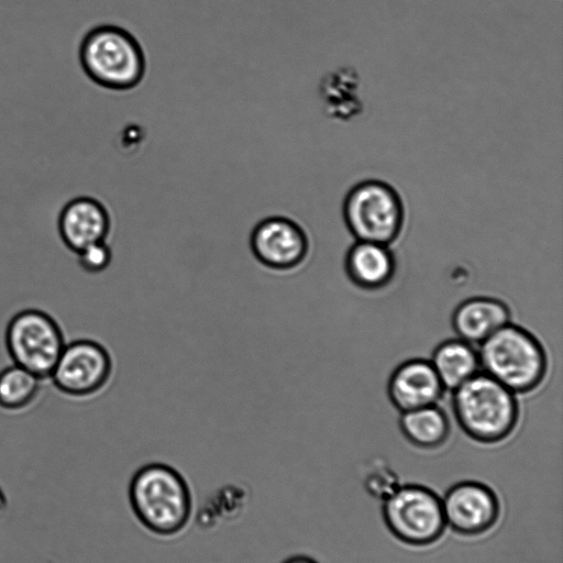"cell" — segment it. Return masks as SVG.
I'll return each mask as SVG.
<instances>
[{
  "mask_svg": "<svg viewBox=\"0 0 563 563\" xmlns=\"http://www.w3.org/2000/svg\"><path fill=\"white\" fill-rule=\"evenodd\" d=\"M128 498L137 522L157 538H175L191 522V487L169 464L154 462L139 467L130 479Z\"/></svg>",
  "mask_w": 563,
  "mask_h": 563,
  "instance_id": "cell-1",
  "label": "cell"
},
{
  "mask_svg": "<svg viewBox=\"0 0 563 563\" xmlns=\"http://www.w3.org/2000/svg\"><path fill=\"white\" fill-rule=\"evenodd\" d=\"M452 391L455 420L472 440L495 444L514 432L519 420L516 395L493 377L478 372Z\"/></svg>",
  "mask_w": 563,
  "mask_h": 563,
  "instance_id": "cell-2",
  "label": "cell"
},
{
  "mask_svg": "<svg viewBox=\"0 0 563 563\" xmlns=\"http://www.w3.org/2000/svg\"><path fill=\"white\" fill-rule=\"evenodd\" d=\"M79 62L95 84L114 91L135 88L146 73L142 45L132 33L114 24H101L86 33Z\"/></svg>",
  "mask_w": 563,
  "mask_h": 563,
  "instance_id": "cell-3",
  "label": "cell"
},
{
  "mask_svg": "<svg viewBox=\"0 0 563 563\" xmlns=\"http://www.w3.org/2000/svg\"><path fill=\"white\" fill-rule=\"evenodd\" d=\"M483 372L515 394L534 390L544 379L548 357L540 341L509 322L479 344Z\"/></svg>",
  "mask_w": 563,
  "mask_h": 563,
  "instance_id": "cell-4",
  "label": "cell"
},
{
  "mask_svg": "<svg viewBox=\"0 0 563 563\" xmlns=\"http://www.w3.org/2000/svg\"><path fill=\"white\" fill-rule=\"evenodd\" d=\"M342 214L356 241L385 245L398 239L405 223V206L399 192L380 179L355 184L344 197Z\"/></svg>",
  "mask_w": 563,
  "mask_h": 563,
  "instance_id": "cell-5",
  "label": "cell"
},
{
  "mask_svg": "<svg viewBox=\"0 0 563 563\" xmlns=\"http://www.w3.org/2000/svg\"><path fill=\"white\" fill-rule=\"evenodd\" d=\"M382 516L388 531L401 543L428 547L445 529L441 497L421 484H404L383 500Z\"/></svg>",
  "mask_w": 563,
  "mask_h": 563,
  "instance_id": "cell-6",
  "label": "cell"
},
{
  "mask_svg": "<svg viewBox=\"0 0 563 563\" xmlns=\"http://www.w3.org/2000/svg\"><path fill=\"white\" fill-rule=\"evenodd\" d=\"M13 364L46 380L66 344L58 322L47 312L29 308L15 313L4 333Z\"/></svg>",
  "mask_w": 563,
  "mask_h": 563,
  "instance_id": "cell-7",
  "label": "cell"
},
{
  "mask_svg": "<svg viewBox=\"0 0 563 563\" xmlns=\"http://www.w3.org/2000/svg\"><path fill=\"white\" fill-rule=\"evenodd\" d=\"M111 373L107 349L95 340L78 339L65 344L48 379L64 396L82 399L101 390Z\"/></svg>",
  "mask_w": 563,
  "mask_h": 563,
  "instance_id": "cell-8",
  "label": "cell"
},
{
  "mask_svg": "<svg viewBox=\"0 0 563 563\" xmlns=\"http://www.w3.org/2000/svg\"><path fill=\"white\" fill-rule=\"evenodd\" d=\"M446 527L464 537L481 536L499 519L500 503L495 490L478 481H461L441 497Z\"/></svg>",
  "mask_w": 563,
  "mask_h": 563,
  "instance_id": "cell-9",
  "label": "cell"
},
{
  "mask_svg": "<svg viewBox=\"0 0 563 563\" xmlns=\"http://www.w3.org/2000/svg\"><path fill=\"white\" fill-rule=\"evenodd\" d=\"M254 257L264 266L287 271L300 265L309 251L305 230L284 216H271L255 224L250 235Z\"/></svg>",
  "mask_w": 563,
  "mask_h": 563,
  "instance_id": "cell-10",
  "label": "cell"
},
{
  "mask_svg": "<svg viewBox=\"0 0 563 563\" xmlns=\"http://www.w3.org/2000/svg\"><path fill=\"white\" fill-rule=\"evenodd\" d=\"M444 390L430 361L422 358L399 364L387 383L388 398L400 412L437 405Z\"/></svg>",
  "mask_w": 563,
  "mask_h": 563,
  "instance_id": "cell-11",
  "label": "cell"
},
{
  "mask_svg": "<svg viewBox=\"0 0 563 563\" xmlns=\"http://www.w3.org/2000/svg\"><path fill=\"white\" fill-rule=\"evenodd\" d=\"M111 218L104 205L89 196L69 200L60 210L57 228L62 242L74 253L106 241Z\"/></svg>",
  "mask_w": 563,
  "mask_h": 563,
  "instance_id": "cell-12",
  "label": "cell"
},
{
  "mask_svg": "<svg viewBox=\"0 0 563 563\" xmlns=\"http://www.w3.org/2000/svg\"><path fill=\"white\" fill-rule=\"evenodd\" d=\"M510 319V309L504 301L493 297H472L455 308L452 327L460 339L481 344L508 324Z\"/></svg>",
  "mask_w": 563,
  "mask_h": 563,
  "instance_id": "cell-13",
  "label": "cell"
},
{
  "mask_svg": "<svg viewBox=\"0 0 563 563\" xmlns=\"http://www.w3.org/2000/svg\"><path fill=\"white\" fill-rule=\"evenodd\" d=\"M344 267L355 286L377 290L393 279L396 261L388 245L356 241L346 252Z\"/></svg>",
  "mask_w": 563,
  "mask_h": 563,
  "instance_id": "cell-14",
  "label": "cell"
},
{
  "mask_svg": "<svg viewBox=\"0 0 563 563\" xmlns=\"http://www.w3.org/2000/svg\"><path fill=\"white\" fill-rule=\"evenodd\" d=\"M430 363L445 390H454L481 368L478 352L460 338L441 342L433 350Z\"/></svg>",
  "mask_w": 563,
  "mask_h": 563,
  "instance_id": "cell-15",
  "label": "cell"
},
{
  "mask_svg": "<svg viewBox=\"0 0 563 563\" xmlns=\"http://www.w3.org/2000/svg\"><path fill=\"white\" fill-rule=\"evenodd\" d=\"M319 93L323 109L333 119L346 121L361 112L358 75L350 67H340L323 76Z\"/></svg>",
  "mask_w": 563,
  "mask_h": 563,
  "instance_id": "cell-16",
  "label": "cell"
},
{
  "mask_svg": "<svg viewBox=\"0 0 563 563\" xmlns=\"http://www.w3.org/2000/svg\"><path fill=\"white\" fill-rule=\"evenodd\" d=\"M399 427L404 437L415 446L433 450L443 445L450 434V421L437 405L401 412Z\"/></svg>",
  "mask_w": 563,
  "mask_h": 563,
  "instance_id": "cell-17",
  "label": "cell"
},
{
  "mask_svg": "<svg viewBox=\"0 0 563 563\" xmlns=\"http://www.w3.org/2000/svg\"><path fill=\"white\" fill-rule=\"evenodd\" d=\"M43 382L19 365L3 368L0 372V408L11 412L30 408L40 397Z\"/></svg>",
  "mask_w": 563,
  "mask_h": 563,
  "instance_id": "cell-18",
  "label": "cell"
},
{
  "mask_svg": "<svg viewBox=\"0 0 563 563\" xmlns=\"http://www.w3.org/2000/svg\"><path fill=\"white\" fill-rule=\"evenodd\" d=\"M398 482L397 474L383 464L369 468L364 479L367 492L382 500L401 485Z\"/></svg>",
  "mask_w": 563,
  "mask_h": 563,
  "instance_id": "cell-19",
  "label": "cell"
},
{
  "mask_svg": "<svg viewBox=\"0 0 563 563\" xmlns=\"http://www.w3.org/2000/svg\"><path fill=\"white\" fill-rule=\"evenodd\" d=\"M76 254L79 266L90 274L103 272L112 261V251L106 241L90 244Z\"/></svg>",
  "mask_w": 563,
  "mask_h": 563,
  "instance_id": "cell-20",
  "label": "cell"
},
{
  "mask_svg": "<svg viewBox=\"0 0 563 563\" xmlns=\"http://www.w3.org/2000/svg\"><path fill=\"white\" fill-rule=\"evenodd\" d=\"M282 563H319L316 559L306 554H294L285 559Z\"/></svg>",
  "mask_w": 563,
  "mask_h": 563,
  "instance_id": "cell-21",
  "label": "cell"
}]
</instances>
